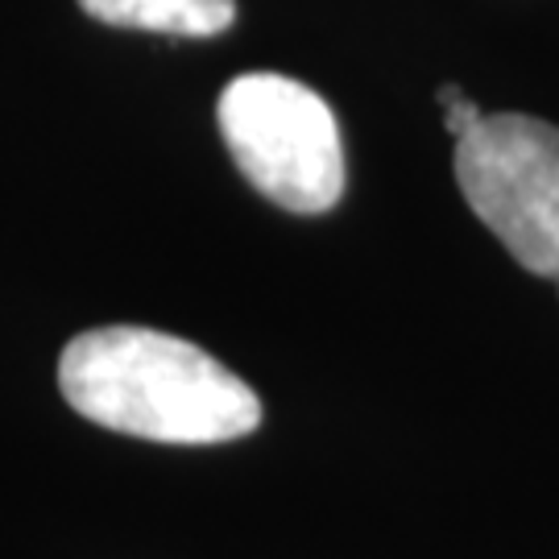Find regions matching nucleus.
Instances as JSON below:
<instances>
[{"mask_svg": "<svg viewBox=\"0 0 559 559\" xmlns=\"http://www.w3.org/2000/svg\"><path fill=\"white\" fill-rule=\"evenodd\" d=\"M59 390L83 419L158 443H228L261 423V402L212 353L154 328L108 323L62 348Z\"/></svg>", "mask_w": 559, "mask_h": 559, "instance_id": "nucleus-1", "label": "nucleus"}, {"mask_svg": "<svg viewBox=\"0 0 559 559\" xmlns=\"http://www.w3.org/2000/svg\"><path fill=\"white\" fill-rule=\"evenodd\" d=\"M216 120L237 170L270 203L295 216H320L340 203L344 141L316 87L253 71L224 87Z\"/></svg>", "mask_w": 559, "mask_h": 559, "instance_id": "nucleus-2", "label": "nucleus"}, {"mask_svg": "<svg viewBox=\"0 0 559 559\" xmlns=\"http://www.w3.org/2000/svg\"><path fill=\"white\" fill-rule=\"evenodd\" d=\"M456 182L522 270L559 282V129L498 112L456 141Z\"/></svg>", "mask_w": 559, "mask_h": 559, "instance_id": "nucleus-3", "label": "nucleus"}, {"mask_svg": "<svg viewBox=\"0 0 559 559\" xmlns=\"http://www.w3.org/2000/svg\"><path fill=\"white\" fill-rule=\"evenodd\" d=\"M80 9L104 25L175 38H212L237 21V0H80Z\"/></svg>", "mask_w": 559, "mask_h": 559, "instance_id": "nucleus-4", "label": "nucleus"}, {"mask_svg": "<svg viewBox=\"0 0 559 559\" xmlns=\"http://www.w3.org/2000/svg\"><path fill=\"white\" fill-rule=\"evenodd\" d=\"M440 104H443V124H448V133L452 138H464V133H473L480 120H485V112H480L473 100H464L460 96L456 83H448V87H440Z\"/></svg>", "mask_w": 559, "mask_h": 559, "instance_id": "nucleus-5", "label": "nucleus"}]
</instances>
